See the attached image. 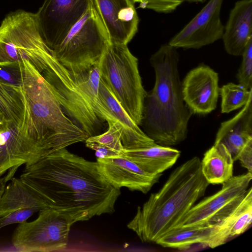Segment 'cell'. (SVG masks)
Returning a JSON list of instances; mask_svg holds the SVG:
<instances>
[{
  "label": "cell",
  "instance_id": "603a6c76",
  "mask_svg": "<svg viewBox=\"0 0 252 252\" xmlns=\"http://www.w3.org/2000/svg\"><path fill=\"white\" fill-rule=\"evenodd\" d=\"M75 74L77 84L92 105L98 117L108 124L117 123L99 96L100 74L98 63L79 73L75 72Z\"/></svg>",
  "mask_w": 252,
  "mask_h": 252
},
{
  "label": "cell",
  "instance_id": "cb8c5ba5",
  "mask_svg": "<svg viewBox=\"0 0 252 252\" xmlns=\"http://www.w3.org/2000/svg\"><path fill=\"white\" fill-rule=\"evenodd\" d=\"M25 101L20 85L8 83L0 79V113L12 124L23 120Z\"/></svg>",
  "mask_w": 252,
  "mask_h": 252
},
{
  "label": "cell",
  "instance_id": "30bf717a",
  "mask_svg": "<svg viewBox=\"0 0 252 252\" xmlns=\"http://www.w3.org/2000/svg\"><path fill=\"white\" fill-rule=\"evenodd\" d=\"M25 102L23 120L11 124L0 132V176L8 169L33 163L45 157L32 125L29 107Z\"/></svg>",
  "mask_w": 252,
  "mask_h": 252
},
{
  "label": "cell",
  "instance_id": "d4e9b609",
  "mask_svg": "<svg viewBox=\"0 0 252 252\" xmlns=\"http://www.w3.org/2000/svg\"><path fill=\"white\" fill-rule=\"evenodd\" d=\"M221 97V111L228 113L244 106L252 96V88L248 90L240 84L229 83L220 88Z\"/></svg>",
  "mask_w": 252,
  "mask_h": 252
},
{
  "label": "cell",
  "instance_id": "836d02e7",
  "mask_svg": "<svg viewBox=\"0 0 252 252\" xmlns=\"http://www.w3.org/2000/svg\"><path fill=\"white\" fill-rule=\"evenodd\" d=\"M206 0H187V1L189 2H203L205 1Z\"/></svg>",
  "mask_w": 252,
  "mask_h": 252
},
{
  "label": "cell",
  "instance_id": "7c38bea8",
  "mask_svg": "<svg viewBox=\"0 0 252 252\" xmlns=\"http://www.w3.org/2000/svg\"><path fill=\"white\" fill-rule=\"evenodd\" d=\"M222 2L210 0L168 44L176 48L198 49L222 38L224 29L220 18Z\"/></svg>",
  "mask_w": 252,
  "mask_h": 252
},
{
  "label": "cell",
  "instance_id": "7a4b0ae2",
  "mask_svg": "<svg viewBox=\"0 0 252 252\" xmlns=\"http://www.w3.org/2000/svg\"><path fill=\"white\" fill-rule=\"evenodd\" d=\"M177 48L164 44L152 55L155 83L145 98L142 124L144 133L157 144L166 147L184 141L192 114L183 97Z\"/></svg>",
  "mask_w": 252,
  "mask_h": 252
},
{
  "label": "cell",
  "instance_id": "1f68e13d",
  "mask_svg": "<svg viewBox=\"0 0 252 252\" xmlns=\"http://www.w3.org/2000/svg\"><path fill=\"white\" fill-rule=\"evenodd\" d=\"M12 123H10L3 114L0 113V132L7 128Z\"/></svg>",
  "mask_w": 252,
  "mask_h": 252
},
{
  "label": "cell",
  "instance_id": "4316f807",
  "mask_svg": "<svg viewBox=\"0 0 252 252\" xmlns=\"http://www.w3.org/2000/svg\"><path fill=\"white\" fill-rule=\"evenodd\" d=\"M252 222V188L248 189L242 200V209L230 233V238L239 236L245 232Z\"/></svg>",
  "mask_w": 252,
  "mask_h": 252
},
{
  "label": "cell",
  "instance_id": "ffe728a7",
  "mask_svg": "<svg viewBox=\"0 0 252 252\" xmlns=\"http://www.w3.org/2000/svg\"><path fill=\"white\" fill-rule=\"evenodd\" d=\"M11 180L0 199V217L20 209H31L37 212L49 208L20 178H12Z\"/></svg>",
  "mask_w": 252,
  "mask_h": 252
},
{
  "label": "cell",
  "instance_id": "4dcf8cb0",
  "mask_svg": "<svg viewBox=\"0 0 252 252\" xmlns=\"http://www.w3.org/2000/svg\"><path fill=\"white\" fill-rule=\"evenodd\" d=\"M237 160H239L242 167L252 173V139L250 140L239 154Z\"/></svg>",
  "mask_w": 252,
  "mask_h": 252
},
{
  "label": "cell",
  "instance_id": "5bb4252c",
  "mask_svg": "<svg viewBox=\"0 0 252 252\" xmlns=\"http://www.w3.org/2000/svg\"><path fill=\"white\" fill-rule=\"evenodd\" d=\"M111 43L127 45L138 30L139 18L131 0H93Z\"/></svg>",
  "mask_w": 252,
  "mask_h": 252
},
{
  "label": "cell",
  "instance_id": "277c9868",
  "mask_svg": "<svg viewBox=\"0 0 252 252\" xmlns=\"http://www.w3.org/2000/svg\"><path fill=\"white\" fill-rule=\"evenodd\" d=\"M18 69L34 126L47 154L85 141L89 136L67 115L57 91L43 75L28 62Z\"/></svg>",
  "mask_w": 252,
  "mask_h": 252
},
{
  "label": "cell",
  "instance_id": "9a60e30c",
  "mask_svg": "<svg viewBox=\"0 0 252 252\" xmlns=\"http://www.w3.org/2000/svg\"><path fill=\"white\" fill-rule=\"evenodd\" d=\"M97 162L107 181L119 189L125 187L132 191L147 193L162 175L146 172L123 155L97 158Z\"/></svg>",
  "mask_w": 252,
  "mask_h": 252
},
{
  "label": "cell",
  "instance_id": "8992f818",
  "mask_svg": "<svg viewBox=\"0 0 252 252\" xmlns=\"http://www.w3.org/2000/svg\"><path fill=\"white\" fill-rule=\"evenodd\" d=\"M98 67L101 78L128 115L141 124L145 90L138 67V59L127 45L110 43Z\"/></svg>",
  "mask_w": 252,
  "mask_h": 252
},
{
  "label": "cell",
  "instance_id": "6da1fadb",
  "mask_svg": "<svg viewBox=\"0 0 252 252\" xmlns=\"http://www.w3.org/2000/svg\"><path fill=\"white\" fill-rule=\"evenodd\" d=\"M47 205L74 223L113 213L121 194L92 161L60 149L26 166L19 178Z\"/></svg>",
  "mask_w": 252,
  "mask_h": 252
},
{
  "label": "cell",
  "instance_id": "5b68a950",
  "mask_svg": "<svg viewBox=\"0 0 252 252\" xmlns=\"http://www.w3.org/2000/svg\"><path fill=\"white\" fill-rule=\"evenodd\" d=\"M54 57L35 13L18 9L4 18L0 25V67H15L26 61L42 74Z\"/></svg>",
  "mask_w": 252,
  "mask_h": 252
},
{
  "label": "cell",
  "instance_id": "2e32d148",
  "mask_svg": "<svg viewBox=\"0 0 252 252\" xmlns=\"http://www.w3.org/2000/svg\"><path fill=\"white\" fill-rule=\"evenodd\" d=\"M222 39L226 52L242 56L252 39V0L237 1L230 12Z\"/></svg>",
  "mask_w": 252,
  "mask_h": 252
},
{
  "label": "cell",
  "instance_id": "44dd1931",
  "mask_svg": "<svg viewBox=\"0 0 252 252\" xmlns=\"http://www.w3.org/2000/svg\"><path fill=\"white\" fill-rule=\"evenodd\" d=\"M234 160L222 143H214L204 154L201 161V171L210 184H222L233 176Z\"/></svg>",
  "mask_w": 252,
  "mask_h": 252
},
{
  "label": "cell",
  "instance_id": "8fae6325",
  "mask_svg": "<svg viewBox=\"0 0 252 252\" xmlns=\"http://www.w3.org/2000/svg\"><path fill=\"white\" fill-rule=\"evenodd\" d=\"M89 0H44L35 14L43 40L52 51L83 16Z\"/></svg>",
  "mask_w": 252,
  "mask_h": 252
},
{
  "label": "cell",
  "instance_id": "e0dca14e",
  "mask_svg": "<svg viewBox=\"0 0 252 252\" xmlns=\"http://www.w3.org/2000/svg\"><path fill=\"white\" fill-rule=\"evenodd\" d=\"M98 93L100 100L109 110L121 129L122 142L125 150L146 146L155 143L128 115L101 76Z\"/></svg>",
  "mask_w": 252,
  "mask_h": 252
},
{
  "label": "cell",
  "instance_id": "9c48e42d",
  "mask_svg": "<svg viewBox=\"0 0 252 252\" xmlns=\"http://www.w3.org/2000/svg\"><path fill=\"white\" fill-rule=\"evenodd\" d=\"M252 179V173L249 172L233 176L222 184L217 192L194 205L176 227L212 226L220 222L242 201Z\"/></svg>",
  "mask_w": 252,
  "mask_h": 252
},
{
  "label": "cell",
  "instance_id": "ac0fdd59",
  "mask_svg": "<svg viewBox=\"0 0 252 252\" xmlns=\"http://www.w3.org/2000/svg\"><path fill=\"white\" fill-rule=\"evenodd\" d=\"M252 96L233 118L221 123L215 143H222L234 161L248 142L252 139Z\"/></svg>",
  "mask_w": 252,
  "mask_h": 252
},
{
  "label": "cell",
  "instance_id": "4fadbf2b",
  "mask_svg": "<svg viewBox=\"0 0 252 252\" xmlns=\"http://www.w3.org/2000/svg\"><path fill=\"white\" fill-rule=\"evenodd\" d=\"M184 100L195 114L205 115L214 110L220 93L218 73L206 65L189 71L182 82Z\"/></svg>",
  "mask_w": 252,
  "mask_h": 252
},
{
  "label": "cell",
  "instance_id": "d6a6232c",
  "mask_svg": "<svg viewBox=\"0 0 252 252\" xmlns=\"http://www.w3.org/2000/svg\"><path fill=\"white\" fill-rule=\"evenodd\" d=\"M7 180L8 179L6 176L1 177V176H0V199L4 190L6 187V183Z\"/></svg>",
  "mask_w": 252,
  "mask_h": 252
},
{
  "label": "cell",
  "instance_id": "f1b7e54d",
  "mask_svg": "<svg viewBox=\"0 0 252 252\" xmlns=\"http://www.w3.org/2000/svg\"><path fill=\"white\" fill-rule=\"evenodd\" d=\"M139 4L138 8H147L159 13H168L174 11L187 0H131Z\"/></svg>",
  "mask_w": 252,
  "mask_h": 252
},
{
  "label": "cell",
  "instance_id": "d6986e66",
  "mask_svg": "<svg viewBox=\"0 0 252 252\" xmlns=\"http://www.w3.org/2000/svg\"><path fill=\"white\" fill-rule=\"evenodd\" d=\"M180 154V151L176 149L155 143L146 146L125 149L123 155L146 172L157 175L171 168Z\"/></svg>",
  "mask_w": 252,
  "mask_h": 252
},
{
  "label": "cell",
  "instance_id": "f546056e",
  "mask_svg": "<svg viewBox=\"0 0 252 252\" xmlns=\"http://www.w3.org/2000/svg\"><path fill=\"white\" fill-rule=\"evenodd\" d=\"M35 212V210L31 209H20L0 217V229L11 224L23 223Z\"/></svg>",
  "mask_w": 252,
  "mask_h": 252
},
{
  "label": "cell",
  "instance_id": "3957f363",
  "mask_svg": "<svg viewBox=\"0 0 252 252\" xmlns=\"http://www.w3.org/2000/svg\"><path fill=\"white\" fill-rule=\"evenodd\" d=\"M209 184L202 174L200 158H192L176 168L162 187L138 207L127 227L142 242L156 243L176 227L205 195Z\"/></svg>",
  "mask_w": 252,
  "mask_h": 252
},
{
  "label": "cell",
  "instance_id": "52a82bcc",
  "mask_svg": "<svg viewBox=\"0 0 252 252\" xmlns=\"http://www.w3.org/2000/svg\"><path fill=\"white\" fill-rule=\"evenodd\" d=\"M110 43L93 0H90L83 16L52 52L66 68L79 73L98 63Z\"/></svg>",
  "mask_w": 252,
  "mask_h": 252
},
{
  "label": "cell",
  "instance_id": "484cf974",
  "mask_svg": "<svg viewBox=\"0 0 252 252\" xmlns=\"http://www.w3.org/2000/svg\"><path fill=\"white\" fill-rule=\"evenodd\" d=\"M108 128L104 133L89 137L85 143H92L109 150L117 155H123L125 148L121 139V131L115 123L108 124Z\"/></svg>",
  "mask_w": 252,
  "mask_h": 252
},
{
  "label": "cell",
  "instance_id": "83f0119b",
  "mask_svg": "<svg viewBox=\"0 0 252 252\" xmlns=\"http://www.w3.org/2000/svg\"><path fill=\"white\" fill-rule=\"evenodd\" d=\"M241 66L237 74L239 84L248 90L252 88V39H251L242 55Z\"/></svg>",
  "mask_w": 252,
  "mask_h": 252
},
{
  "label": "cell",
  "instance_id": "7402d4cb",
  "mask_svg": "<svg viewBox=\"0 0 252 252\" xmlns=\"http://www.w3.org/2000/svg\"><path fill=\"white\" fill-rule=\"evenodd\" d=\"M215 225L175 227L159 238L156 242L163 247L186 250L194 244L207 247Z\"/></svg>",
  "mask_w": 252,
  "mask_h": 252
},
{
  "label": "cell",
  "instance_id": "ba28073f",
  "mask_svg": "<svg viewBox=\"0 0 252 252\" xmlns=\"http://www.w3.org/2000/svg\"><path fill=\"white\" fill-rule=\"evenodd\" d=\"M73 223L59 212L46 208L34 220L20 223L12 239L17 249L27 252H53L66 248Z\"/></svg>",
  "mask_w": 252,
  "mask_h": 252
}]
</instances>
